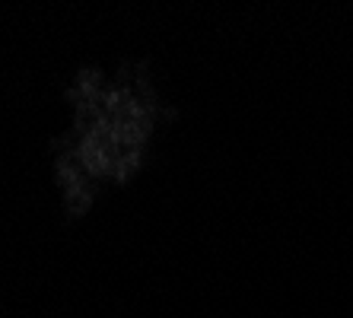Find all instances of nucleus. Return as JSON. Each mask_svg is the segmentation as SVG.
<instances>
[{
	"mask_svg": "<svg viewBox=\"0 0 353 318\" xmlns=\"http://www.w3.org/2000/svg\"><path fill=\"white\" fill-rule=\"evenodd\" d=\"M175 106L143 61H92L74 70L51 140V191L67 217H90L131 191L159 159Z\"/></svg>",
	"mask_w": 353,
	"mask_h": 318,
	"instance_id": "f257e3e1",
	"label": "nucleus"
}]
</instances>
